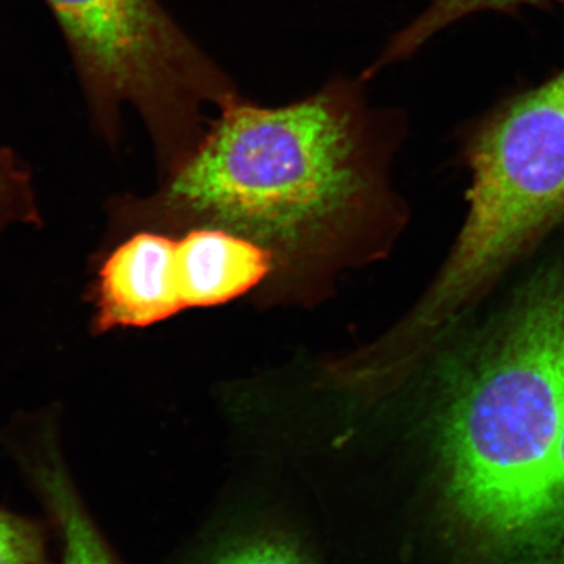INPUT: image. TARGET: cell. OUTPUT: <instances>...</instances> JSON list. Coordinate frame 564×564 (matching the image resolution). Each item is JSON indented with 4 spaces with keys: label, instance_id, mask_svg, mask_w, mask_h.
<instances>
[{
    "label": "cell",
    "instance_id": "cell-6",
    "mask_svg": "<svg viewBox=\"0 0 564 564\" xmlns=\"http://www.w3.org/2000/svg\"><path fill=\"white\" fill-rule=\"evenodd\" d=\"M564 7V0H430L429 6L388 40L377 61L364 70L362 79H373L381 70L408 62L437 35L459 22L481 14H518L524 9Z\"/></svg>",
    "mask_w": 564,
    "mask_h": 564
},
{
    "label": "cell",
    "instance_id": "cell-1",
    "mask_svg": "<svg viewBox=\"0 0 564 564\" xmlns=\"http://www.w3.org/2000/svg\"><path fill=\"white\" fill-rule=\"evenodd\" d=\"M364 84L334 77L278 107L239 99L143 204L281 247L391 209L389 169L410 124L402 110L375 106Z\"/></svg>",
    "mask_w": 564,
    "mask_h": 564
},
{
    "label": "cell",
    "instance_id": "cell-4",
    "mask_svg": "<svg viewBox=\"0 0 564 564\" xmlns=\"http://www.w3.org/2000/svg\"><path fill=\"white\" fill-rule=\"evenodd\" d=\"M95 306L101 332L144 328L184 311L177 240L139 232L118 245L99 269Z\"/></svg>",
    "mask_w": 564,
    "mask_h": 564
},
{
    "label": "cell",
    "instance_id": "cell-5",
    "mask_svg": "<svg viewBox=\"0 0 564 564\" xmlns=\"http://www.w3.org/2000/svg\"><path fill=\"white\" fill-rule=\"evenodd\" d=\"M184 307L232 302L261 284L272 269V252L240 234L206 226L177 242Z\"/></svg>",
    "mask_w": 564,
    "mask_h": 564
},
{
    "label": "cell",
    "instance_id": "cell-3",
    "mask_svg": "<svg viewBox=\"0 0 564 564\" xmlns=\"http://www.w3.org/2000/svg\"><path fill=\"white\" fill-rule=\"evenodd\" d=\"M459 140L469 210L413 315L423 333L437 332L530 240L564 220V66L475 118Z\"/></svg>",
    "mask_w": 564,
    "mask_h": 564
},
{
    "label": "cell",
    "instance_id": "cell-7",
    "mask_svg": "<svg viewBox=\"0 0 564 564\" xmlns=\"http://www.w3.org/2000/svg\"><path fill=\"white\" fill-rule=\"evenodd\" d=\"M35 475L61 527L62 564H118L84 505L77 499L58 456L50 452L46 458L40 459Z\"/></svg>",
    "mask_w": 564,
    "mask_h": 564
},
{
    "label": "cell",
    "instance_id": "cell-11",
    "mask_svg": "<svg viewBox=\"0 0 564 564\" xmlns=\"http://www.w3.org/2000/svg\"><path fill=\"white\" fill-rule=\"evenodd\" d=\"M0 564H51L40 529L0 510Z\"/></svg>",
    "mask_w": 564,
    "mask_h": 564
},
{
    "label": "cell",
    "instance_id": "cell-9",
    "mask_svg": "<svg viewBox=\"0 0 564 564\" xmlns=\"http://www.w3.org/2000/svg\"><path fill=\"white\" fill-rule=\"evenodd\" d=\"M522 564H564V417Z\"/></svg>",
    "mask_w": 564,
    "mask_h": 564
},
{
    "label": "cell",
    "instance_id": "cell-10",
    "mask_svg": "<svg viewBox=\"0 0 564 564\" xmlns=\"http://www.w3.org/2000/svg\"><path fill=\"white\" fill-rule=\"evenodd\" d=\"M18 220H36L29 174L9 150L0 148V229Z\"/></svg>",
    "mask_w": 564,
    "mask_h": 564
},
{
    "label": "cell",
    "instance_id": "cell-2",
    "mask_svg": "<svg viewBox=\"0 0 564 564\" xmlns=\"http://www.w3.org/2000/svg\"><path fill=\"white\" fill-rule=\"evenodd\" d=\"M564 417V276L532 293L445 399V502L491 551L521 560Z\"/></svg>",
    "mask_w": 564,
    "mask_h": 564
},
{
    "label": "cell",
    "instance_id": "cell-8",
    "mask_svg": "<svg viewBox=\"0 0 564 564\" xmlns=\"http://www.w3.org/2000/svg\"><path fill=\"white\" fill-rule=\"evenodd\" d=\"M196 564H322L299 533L280 525H250L223 533Z\"/></svg>",
    "mask_w": 564,
    "mask_h": 564
}]
</instances>
